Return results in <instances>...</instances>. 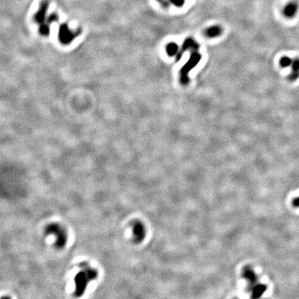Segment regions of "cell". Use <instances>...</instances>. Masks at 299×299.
I'll list each match as a JSON object with an SVG mask.
<instances>
[{"mask_svg":"<svg viewBox=\"0 0 299 299\" xmlns=\"http://www.w3.org/2000/svg\"><path fill=\"white\" fill-rule=\"evenodd\" d=\"M59 36L60 39L62 42H69V41L71 40V39L74 38L75 35H74L73 33H71L70 31H69L67 25L64 24L61 25L60 28Z\"/></svg>","mask_w":299,"mask_h":299,"instance_id":"cell-4","label":"cell"},{"mask_svg":"<svg viewBox=\"0 0 299 299\" xmlns=\"http://www.w3.org/2000/svg\"><path fill=\"white\" fill-rule=\"evenodd\" d=\"M298 6L296 2H289L283 9V14L287 18L294 17L297 13Z\"/></svg>","mask_w":299,"mask_h":299,"instance_id":"cell-6","label":"cell"},{"mask_svg":"<svg viewBox=\"0 0 299 299\" xmlns=\"http://www.w3.org/2000/svg\"><path fill=\"white\" fill-rule=\"evenodd\" d=\"M222 33V27L219 25H213V26L209 27L206 29L204 34L205 36L209 38H213L219 36Z\"/></svg>","mask_w":299,"mask_h":299,"instance_id":"cell-7","label":"cell"},{"mask_svg":"<svg viewBox=\"0 0 299 299\" xmlns=\"http://www.w3.org/2000/svg\"><path fill=\"white\" fill-rule=\"evenodd\" d=\"M49 7V2L47 0H44L40 4V9L37 13L35 15V20L37 23H42L45 20V15L46 13L47 9Z\"/></svg>","mask_w":299,"mask_h":299,"instance_id":"cell-3","label":"cell"},{"mask_svg":"<svg viewBox=\"0 0 299 299\" xmlns=\"http://www.w3.org/2000/svg\"><path fill=\"white\" fill-rule=\"evenodd\" d=\"M201 58V55L200 53L197 52V51H195L190 55L189 60L188 62L184 65V66L181 69L180 71V79L181 83L183 84L184 85L187 84L189 83V77H188V74L190 70H192L195 66L199 63L200 60Z\"/></svg>","mask_w":299,"mask_h":299,"instance_id":"cell-1","label":"cell"},{"mask_svg":"<svg viewBox=\"0 0 299 299\" xmlns=\"http://www.w3.org/2000/svg\"><path fill=\"white\" fill-rule=\"evenodd\" d=\"M292 61H293V60L288 57V56H283L280 60V65L282 68H287L289 67H291Z\"/></svg>","mask_w":299,"mask_h":299,"instance_id":"cell-9","label":"cell"},{"mask_svg":"<svg viewBox=\"0 0 299 299\" xmlns=\"http://www.w3.org/2000/svg\"><path fill=\"white\" fill-rule=\"evenodd\" d=\"M291 73L288 75V79L294 82L297 80L299 78V58H297L293 59L292 63L291 65Z\"/></svg>","mask_w":299,"mask_h":299,"instance_id":"cell-5","label":"cell"},{"mask_svg":"<svg viewBox=\"0 0 299 299\" xmlns=\"http://www.w3.org/2000/svg\"><path fill=\"white\" fill-rule=\"evenodd\" d=\"M166 52L170 56H177L179 53V46L175 42H170L166 46Z\"/></svg>","mask_w":299,"mask_h":299,"instance_id":"cell-8","label":"cell"},{"mask_svg":"<svg viewBox=\"0 0 299 299\" xmlns=\"http://www.w3.org/2000/svg\"><path fill=\"white\" fill-rule=\"evenodd\" d=\"M49 31V29L48 25L43 24V25H42V26H41V27H40L41 33L43 34V35H46V34H48Z\"/></svg>","mask_w":299,"mask_h":299,"instance_id":"cell-11","label":"cell"},{"mask_svg":"<svg viewBox=\"0 0 299 299\" xmlns=\"http://www.w3.org/2000/svg\"><path fill=\"white\" fill-rule=\"evenodd\" d=\"M200 45L195 40H193V38H187L184 41V42L183 44V46H182V51L179 53L177 55V60H179L181 56V53L182 52H184L187 50H190L192 49L193 51H197V49H199Z\"/></svg>","mask_w":299,"mask_h":299,"instance_id":"cell-2","label":"cell"},{"mask_svg":"<svg viewBox=\"0 0 299 299\" xmlns=\"http://www.w3.org/2000/svg\"><path fill=\"white\" fill-rule=\"evenodd\" d=\"M171 2L177 7H181L184 4L185 0H171Z\"/></svg>","mask_w":299,"mask_h":299,"instance_id":"cell-10","label":"cell"},{"mask_svg":"<svg viewBox=\"0 0 299 299\" xmlns=\"http://www.w3.org/2000/svg\"><path fill=\"white\" fill-rule=\"evenodd\" d=\"M292 205L295 208H299V197L294 198L292 201Z\"/></svg>","mask_w":299,"mask_h":299,"instance_id":"cell-12","label":"cell"}]
</instances>
